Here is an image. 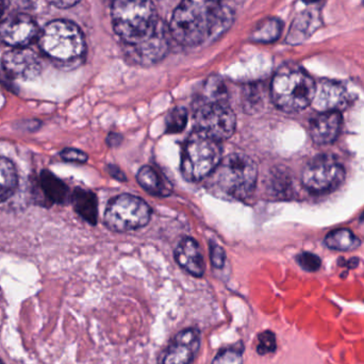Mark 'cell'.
Segmentation results:
<instances>
[{
  "label": "cell",
  "mask_w": 364,
  "mask_h": 364,
  "mask_svg": "<svg viewBox=\"0 0 364 364\" xmlns=\"http://www.w3.org/2000/svg\"><path fill=\"white\" fill-rule=\"evenodd\" d=\"M227 13L222 0H182L171 21V33L179 44L196 46L224 29Z\"/></svg>",
  "instance_id": "obj_1"
},
{
  "label": "cell",
  "mask_w": 364,
  "mask_h": 364,
  "mask_svg": "<svg viewBox=\"0 0 364 364\" xmlns=\"http://www.w3.org/2000/svg\"><path fill=\"white\" fill-rule=\"evenodd\" d=\"M113 28L130 48L142 46L162 33L151 0H113Z\"/></svg>",
  "instance_id": "obj_2"
},
{
  "label": "cell",
  "mask_w": 364,
  "mask_h": 364,
  "mask_svg": "<svg viewBox=\"0 0 364 364\" xmlns=\"http://www.w3.org/2000/svg\"><path fill=\"white\" fill-rule=\"evenodd\" d=\"M209 186L218 196L243 200L254 193L258 168L254 160L243 154L227 156L210 175Z\"/></svg>",
  "instance_id": "obj_3"
},
{
  "label": "cell",
  "mask_w": 364,
  "mask_h": 364,
  "mask_svg": "<svg viewBox=\"0 0 364 364\" xmlns=\"http://www.w3.org/2000/svg\"><path fill=\"white\" fill-rule=\"evenodd\" d=\"M316 87L314 79L304 68L296 64H286L272 80V100L284 112H299L312 104Z\"/></svg>",
  "instance_id": "obj_4"
},
{
  "label": "cell",
  "mask_w": 364,
  "mask_h": 364,
  "mask_svg": "<svg viewBox=\"0 0 364 364\" xmlns=\"http://www.w3.org/2000/svg\"><path fill=\"white\" fill-rule=\"evenodd\" d=\"M38 40L43 53L60 63L77 61L85 51V36L80 28L72 21L63 19L46 25Z\"/></svg>",
  "instance_id": "obj_5"
},
{
  "label": "cell",
  "mask_w": 364,
  "mask_h": 364,
  "mask_svg": "<svg viewBox=\"0 0 364 364\" xmlns=\"http://www.w3.org/2000/svg\"><path fill=\"white\" fill-rule=\"evenodd\" d=\"M222 161L220 142L199 130H195L184 144L181 158V173L191 182L209 177Z\"/></svg>",
  "instance_id": "obj_6"
},
{
  "label": "cell",
  "mask_w": 364,
  "mask_h": 364,
  "mask_svg": "<svg viewBox=\"0 0 364 364\" xmlns=\"http://www.w3.org/2000/svg\"><path fill=\"white\" fill-rule=\"evenodd\" d=\"M151 209L146 201L130 194L113 198L105 213V225L117 232H129L146 226L151 220Z\"/></svg>",
  "instance_id": "obj_7"
},
{
  "label": "cell",
  "mask_w": 364,
  "mask_h": 364,
  "mask_svg": "<svg viewBox=\"0 0 364 364\" xmlns=\"http://www.w3.org/2000/svg\"><path fill=\"white\" fill-rule=\"evenodd\" d=\"M197 130L220 142L235 134L237 117L227 100L200 98L195 113Z\"/></svg>",
  "instance_id": "obj_8"
},
{
  "label": "cell",
  "mask_w": 364,
  "mask_h": 364,
  "mask_svg": "<svg viewBox=\"0 0 364 364\" xmlns=\"http://www.w3.org/2000/svg\"><path fill=\"white\" fill-rule=\"evenodd\" d=\"M343 166L333 156H318L304 168L301 182L310 192L316 194L337 190L346 179Z\"/></svg>",
  "instance_id": "obj_9"
},
{
  "label": "cell",
  "mask_w": 364,
  "mask_h": 364,
  "mask_svg": "<svg viewBox=\"0 0 364 364\" xmlns=\"http://www.w3.org/2000/svg\"><path fill=\"white\" fill-rule=\"evenodd\" d=\"M40 34L36 21L23 13L11 15L0 23V41L13 48L29 46Z\"/></svg>",
  "instance_id": "obj_10"
},
{
  "label": "cell",
  "mask_w": 364,
  "mask_h": 364,
  "mask_svg": "<svg viewBox=\"0 0 364 364\" xmlns=\"http://www.w3.org/2000/svg\"><path fill=\"white\" fill-rule=\"evenodd\" d=\"M4 72L16 80H32L42 70L40 58L28 47L13 48L2 58Z\"/></svg>",
  "instance_id": "obj_11"
},
{
  "label": "cell",
  "mask_w": 364,
  "mask_h": 364,
  "mask_svg": "<svg viewBox=\"0 0 364 364\" xmlns=\"http://www.w3.org/2000/svg\"><path fill=\"white\" fill-rule=\"evenodd\" d=\"M350 96L343 85L324 79L316 85L312 105L321 113L341 112L350 105Z\"/></svg>",
  "instance_id": "obj_12"
},
{
  "label": "cell",
  "mask_w": 364,
  "mask_h": 364,
  "mask_svg": "<svg viewBox=\"0 0 364 364\" xmlns=\"http://www.w3.org/2000/svg\"><path fill=\"white\" fill-rule=\"evenodd\" d=\"M200 346V335L197 329L182 331L173 340L164 354L162 364H190Z\"/></svg>",
  "instance_id": "obj_13"
},
{
  "label": "cell",
  "mask_w": 364,
  "mask_h": 364,
  "mask_svg": "<svg viewBox=\"0 0 364 364\" xmlns=\"http://www.w3.org/2000/svg\"><path fill=\"white\" fill-rule=\"evenodd\" d=\"M342 126L340 112H325L318 115L310 123V136L318 145L331 144L337 140Z\"/></svg>",
  "instance_id": "obj_14"
},
{
  "label": "cell",
  "mask_w": 364,
  "mask_h": 364,
  "mask_svg": "<svg viewBox=\"0 0 364 364\" xmlns=\"http://www.w3.org/2000/svg\"><path fill=\"white\" fill-rule=\"evenodd\" d=\"M175 258L182 269L195 277H201L205 273V260L198 244L192 237H184L179 242Z\"/></svg>",
  "instance_id": "obj_15"
},
{
  "label": "cell",
  "mask_w": 364,
  "mask_h": 364,
  "mask_svg": "<svg viewBox=\"0 0 364 364\" xmlns=\"http://www.w3.org/2000/svg\"><path fill=\"white\" fill-rule=\"evenodd\" d=\"M139 184L149 194L155 196H168L172 193V186L156 168L151 166H144L136 175Z\"/></svg>",
  "instance_id": "obj_16"
},
{
  "label": "cell",
  "mask_w": 364,
  "mask_h": 364,
  "mask_svg": "<svg viewBox=\"0 0 364 364\" xmlns=\"http://www.w3.org/2000/svg\"><path fill=\"white\" fill-rule=\"evenodd\" d=\"M73 203L77 213L90 224L97 223L98 203L95 194L91 191L77 188L73 195Z\"/></svg>",
  "instance_id": "obj_17"
},
{
  "label": "cell",
  "mask_w": 364,
  "mask_h": 364,
  "mask_svg": "<svg viewBox=\"0 0 364 364\" xmlns=\"http://www.w3.org/2000/svg\"><path fill=\"white\" fill-rule=\"evenodd\" d=\"M327 247L340 252H352L360 247L361 241L350 229H337L325 237Z\"/></svg>",
  "instance_id": "obj_18"
},
{
  "label": "cell",
  "mask_w": 364,
  "mask_h": 364,
  "mask_svg": "<svg viewBox=\"0 0 364 364\" xmlns=\"http://www.w3.org/2000/svg\"><path fill=\"white\" fill-rule=\"evenodd\" d=\"M16 186L17 174L14 164L6 158L0 157V203L12 196Z\"/></svg>",
  "instance_id": "obj_19"
},
{
  "label": "cell",
  "mask_w": 364,
  "mask_h": 364,
  "mask_svg": "<svg viewBox=\"0 0 364 364\" xmlns=\"http://www.w3.org/2000/svg\"><path fill=\"white\" fill-rule=\"evenodd\" d=\"M41 186L44 190L45 195L53 203H63L68 195V188L65 184L49 172L41 175Z\"/></svg>",
  "instance_id": "obj_20"
},
{
  "label": "cell",
  "mask_w": 364,
  "mask_h": 364,
  "mask_svg": "<svg viewBox=\"0 0 364 364\" xmlns=\"http://www.w3.org/2000/svg\"><path fill=\"white\" fill-rule=\"evenodd\" d=\"M282 23L277 18H267L258 23L252 38L255 42L271 43L277 40L282 33Z\"/></svg>",
  "instance_id": "obj_21"
},
{
  "label": "cell",
  "mask_w": 364,
  "mask_h": 364,
  "mask_svg": "<svg viewBox=\"0 0 364 364\" xmlns=\"http://www.w3.org/2000/svg\"><path fill=\"white\" fill-rule=\"evenodd\" d=\"M273 192L279 198H291L294 195V183L288 173L282 170H277L274 173L272 179Z\"/></svg>",
  "instance_id": "obj_22"
},
{
  "label": "cell",
  "mask_w": 364,
  "mask_h": 364,
  "mask_svg": "<svg viewBox=\"0 0 364 364\" xmlns=\"http://www.w3.org/2000/svg\"><path fill=\"white\" fill-rule=\"evenodd\" d=\"M316 17L314 15L305 14L301 15L299 19H296V23L292 27V31H291V41H296L299 38H307V34H311L314 30H316Z\"/></svg>",
  "instance_id": "obj_23"
},
{
  "label": "cell",
  "mask_w": 364,
  "mask_h": 364,
  "mask_svg": "<svg viewBox=\"0 0 364 364\" xmlns=\"http://www.w3.org/2000/svg\"><path fill=\"white\" fill-rule=\"evenodd\" d=\"M166 124L168 134H179L188 124V111L184 108L174 109L166 117Z\"/></svg>",
  "instance_id": "obj_24"
},
{
  "label": "cell",
  "mask_w": 364,
  "mask_h": 364,
  "mask_svg": "<svg viewBox=\"0 0 364 364\" xmlns=\"http://www.w3.org/2000/svg\"><path fill=\"white\" fill-rule=\"evenodd\" d=\"M277 348L276 337L272 331H263L258 336L257 352L260 355H267L274 353Z\"/></svg>",
  "instance_id": "obj_25"
},
{
  "label": "cell",
  "mask_w": 364,
  "mask_h": 364,
  "mask_svg": "<svg viewBox=\"0 0 364 364\" xmlns=\"http://www.w3.org/2000/svg\"><path fill=\"white\" fill-rule=\"evenodd\" d=\"M297 263L299 267L306 272H316L321 269L322 265V260L320 257L316 255L312 254V252H303V254L299 255L296 258Z\"/></svg>",
  "instance_id": "obj_26"
},
{
  "label": "cell",
  "mask_w": 364,
  "mask_h": 364,
  "mask_svg": "<svg viewBox=\"0 0 364 364\" xmlns=\"http://www.w3.org/2000/svg\"><path fill=\"white\" fill-rule=\"evenodd\" d=\"M243 358L240 350H224L215 357L212 364H242Z\"/></svg>",
  "instance_id": "obj_27"
},
{
  "label": "cell",
  "mask_w": 364,
  "mask_h": 364,
  "mask_svg": "<svg viewBox=\"0 0 364 364\" xmlns=\"http://www.w3.org/2000/svg\"><path fill=\"white\" fill-rule=\"evenodd\" d=\"M210 259H211L212 265L216 269H222L226 261V252L224 248L218 244L211 242L210 243Z\"/></svg>",
  "instance_id": "obj_28"
},
{
  "label": "cell",
  "mask_w": 364,
  "mask_h": 364,
  "mask_svg": "<svg viewBox=\"0 0 364 364\" xmlns=\"http://www.w3.org/2000/svg\"><path fill=\"white\" fill-rule=\"evenodd\" d=\"M62 159L68 162H76V164H85L87 161V154L78 149H66L61 153Z\"/></svg>",
  "instance_id": "obj_29"
},
{
  "label": "cell",
  "mask_w": 364,
  "mask_h": 364,
  "mask_svg": "<svg viewBox=\"0 0 364 364\" xmlns=\"http://www.w3.org/2000/svg\"><path fill=\"white\" fill-rule=\"evenodd\" d=\"M47 1L53 4V6H57V8L66 9L75 6V4H78L80 0H47Z\"/></svg>",
  "instance_id": "obj_30"
},
{
  "label": "cell",
  "mask_w": 364,
  "mask_h": 364,
  "mask_svg": "<svg viewBox=\"0 0 364 364\" xmlns=\"http://www.w3.org/2000/svg\"><path fill=\"white\" fill-rule=\"evenodd\" d=\"M109 173H110L111 176L114 177L117 181H125L126 177L125 175H124V173L122 172L121 170H119L117 166H110L108 168Z\"/></svg>",
  "instance_id": "obj_31"
},
{
  "label": "cell",
  "mask_w": 364,
  "mask_h": 364,
  "mask_svg": "<svg viewBox=\"0 0 364 364\" xmlns=\"http://www.w3.org/2000/svg\"><path fill=\"white\" fill-rule=\"evenodd\" d=\"M117 134H111L110 136L108 138V143L110 146H117V141H119V142H122V139H119L117 140Z\"/></svg>",
  "instance_id": "obj_32"
},
{
  "label": "cell",
  "mask_w": 364,
  "mask_h": 364,
  "mask_svg": "<svg viewBox=\"0 0 364 364\" xmlns=\"http://www.w3.org/2000/svg\"><path fill=\"white\" fill-rule=\"evenodd\" d=\"M306 4H314V2L320 1V0H304Z\"/></svg>",
  "instance_id": "obj_33"
},
{
  "label": "cell",
  "mask_w": 364,
  "mask_h": 364,
  "mask_svg": "<svg viewBox=\"0 0 364 364\" xmlns=\"http://www.w3.org/2000/svg\"><path fill=\"white\" fill-rule=\"evenodd\" d=\"M2 14V4L1 0H0V16H1Z\"/></svg>",
  "instance_id": "obj_34"
},
{
  "label": "cell",
  "mask_w": 364,
  "mask_h": 364,
  "mask_svg": "<svg viewBox=\"0 0 364 364\" xmlns=\"http://www.w3.org/2000/svg\"><path fill=\"white\" fill-rule=\"evenodd\" d=\"M0 364H4V363H2V361H1V360H0Z\"/></svg>",
  "instance_id": "obj_35"
},
{
  "label": "cell",
  "mask_w": 364,
  "mask_h": 364,
  "mask_svg": "<svg viewBox=\"0 0 364 364\" xmlns=\"http://www.w3.org/2000/svg\"><path fill=\"white\" fill-rule=\"evenodd\" d=\"M363 220H364V214H363Z\"/></svg>",
  "instance_id": "obj_36"
}]
</instances>
